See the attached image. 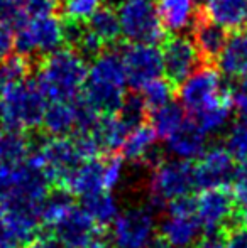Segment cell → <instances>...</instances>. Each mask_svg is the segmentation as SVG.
Instances as JSON below:
<instances>
[{
    "instance_id": "1",
    "label": "cell",
    "mask_w": 247,
    "mask_h": 248,
    "mask_svg": "<svg viewBox=\"0 0 247 248\" xmlns=\"http://www.w3.org/2000/svg\"><path fill=\"white\" fill-rule=\"evenodd\" d=\"M37 85L48 101H75L83 93L88 66L75 49H60L37 62Z\"/></svg>"
},
{
    "instance_id": "2",
    "label": "cell",
    "mask_w": 247,
    "mask_h": 248,
    "mask_svg": "<svg viewBox=\"0 0 247 248\" xmlns=\"http://www.w3.org/2000/svg\"><path fill=\"white\" fill-rule=\"evenodd\" d=\"M48 100L36 79L0 90V127L7 130H36L43 127Z\"/></svg>"
},
{
    "instance_id": "3",
    "label": "cell",
    "mask_w": 247,
    "mask_h": 248,
    "mask_svg": "<svg viewBox=\"0 0 247 248\" xmlns=\"http://www.w3.org/2000/svg\"><path fill=\"white\" fill-rule=\"evenodd\" d=\"M65 44L63 20L56 16L27 17L16 27L17 54L37 64L41 59L60 51Z\"/></svg>"
},
{
    "instance_id": "4",
    "label": "cell",
    "mask_w": 247,
    "mask_h": 248,
    "mask_svg": "<svg viewBox=\"0 0 247 248\" xmlns=\"http://www.w3.org/2000/svg\"><path fill=\"white\" fill-rule=\"evenodd\" d=\"M122 37L131 44L165 43V27L156 0H120L117 7Z\"/></svg>"
},
{
    "instance_id": "5",
    "label": "cell",
    "mask_w": 247,
    "mask_h": 248,
    "mask_svg": "<svg viewBox=\"0 0 247 248\" xmlns=\"http://www.w3.org/2000/svg\"><path fill=\"white\" fill-rule=\"evenodd\" d=\"M195 186V166L188 160H165L152 169L149 202L152 209H166L175 199L190 196Z\"/></svg>"
},
{
    "instance_id": "6",
    "label": "cell",
    "mask_w": 247,
    "mask_h": 248,
    "mask_svg": "<svg viewBox=\"0 0 247 248\" xmlns=\"http://www.w3.org/2000/svg\"><path fill=\"white\" fill-rule=\"evenodd\" d=\"M180 103L191 117L212 107L232 100L231 90L225 88L220 75L212 66H203L178 88Z\"/></svg>"
},
{
    "instance_id": "7",
    "label": "cell",
    "mask_w": 247,
    "mask_h": 248,
    "mask_svg": "<svg viewBox=\"0 0 247 248\" xmlns=\"http://www.w3.org/2000/svg\"><path fill=\"white\" fill-rule=\"evenodd\" d=\"M154 209L149 204L131 206L114 221L109 242L112 248H148L154 240Z\"/></svg>"
},
{
    "instance_id": "8",
    "label": "cell",
    "mask_w": 247,
    "mask_h": 248,
    "mask_svg": "<svg viewBox=\"0 0 247 248\" xmlns=\"http://www.w3.org/2000/svg\"><path fill=\"white\" fill-rule=\"evenodd\" d=\"M127 85L132 90H142L165 73L163 52L152 44H131L120 47Z\"/></svg>"
},
{
    "instance_id": "9",
    "label": "cell",
    "mask_w": 247,
    "mask_h": 248,
    "mask_svg": "<svg viewBox=\"0 0 247 248\" xmlns=\"http://www.w3.org/2000/svg\"><path fill=\"white\" fill-rule=\"evenodd\" d=\"M161 52L166 79L176 88L205 66L195 43L186 36H171L165 39Z\"/></svg>"
},
{
    "instance_id": "10",
    "label": "cell",
    "mask_w": 247,
    "mask_h": 248,
    "mask_svg": "<svg viewBox=\"0 0 247 248\" xmlns=\"http://www.w3.org/2000/svg\"><path fill=\"white\" fill-rule=\"evenodd\" d=\"M235 194L229 187L201 191L197 198V218L201 228L234 230L239 226Z\"/></svg>"
},
{
    "instance_id": "11",
    "label": "cell",
    "mask_w": 247,
    "mask_h": 248,
    "mask_svg": "<svg viewBox=\"0 0 247 248\" xmlns=\"http://www.w3.org/2000/svg\"><path fill=\"white\" fill-rule=\"evenodd\" d=\"M234 162L224 145L207 149L195 166V186L201 191L231 187L237 169Z\"/></svg>"
},
{
    "instance_id": "12",
    "label": "cell",
    "mask_w": 247,
    "mask_h": 248,
    "mask_svg": "<svg viewBox=\"0 0 247 248\" xmlns=\"http://www.w3.org/2000/svg\"><path fill=\"white\" fill-rule=\"evenodd\" d=\"M39 213L0 206V248H29L39 236Z\"/></svg>"
},
{
    "instance_id": "13",
    "label": "cell",
    "mask_w": 247,
    "mask_h": 248,
    "mask_svg": "<svg viewBox=\"0 0 247 248\" xmlns=\"http://www.w3.org/2000/svg\"><path fill=\"white\" fill-rule=\"evenodd\" d=\"M191 36H193V43L200 52V58L205 66L217 64L222 52L225 51L229 41H231L229 31L224 29L215 20H212L201 7L198 10L193 26H191Z\"/></svg>"
},
{
    "instance_id": "14",
    "label": "cell",
    "mask_w": 247,
    "mask_h": 248,
    "mask_svg": "<svg viewBox=\"0 0 247 248\" xmlns=\"http://www.w3.org/2000/svg\"><path fill=\"white\" fill-rule=\"evenodd\" d=\"M63 248H86L97 236L103 233V228L95 225L88 213L82 206H75L65 218L51 230Z\"/></svg>"
},
{
    "instance_id": "15",
    "label": "cell",
    "mask_w": 247,
    "mask_h": 248,
    "mask_svg": "<svg viewBox=\"0 0 247 248\" xmlns=\"http://www.w3.org/2000/svg\"><path fill=\"white\" fill-rule=\"evenodd\" d=\"M158 134L151 125L144 124L129 134L122 145V157L131 162H139L149 169H156L165 162L161 149L158 147Z\"/></svg>"
},
{
    "instance_id": "16",
    "label": "cell",
    "mask_w": 247,
    "mask_h": 248,
    "mask_svg": "<svg viewBox=\"0 0 247 248\" xmlns=\"http://www.w3.org/2000/svg\"><path fill=\"white\" fill-rule=\"evenodd\" d=\"M68 189L73 196L85 198L90 194H97L105 189V159H90L82 162L71 174L68 179L63 183V186Z\"/></svg>"
},
{
    "instance_id": "17",
    "label": "cell",
    "mask_w": 247,
    "mask_h": 248,
    "mask_svg": "<svg viewBox=\"0 0 247 248\" xmlns=\"http://www.w3.org/2000/svg\"><path fill=\"white\" fill-rule=\"evenodd\" d=\"M201 235V225L197 218V213H169L159 225V236L175 248H188L195 245Z\"/></svg>"
},
{
    "instance_id": "18",
    "label": "cell",
    "mask_w": 247,
    "mask_h": 248,
    "mask_svg": "<svg viewBox=\"0 0 247 248\" xmlns=\"http://www.w3.org/2000/svg\"><path fill=\"white\" fill-rule=\"evenodd\" d=\"M208 135L195 124L193 120H186L171 137L166 140V149L171 155L180 160L200 159L207 150Z\"/></svg>"
},
{
    "instance_id": "19",
    "label": "cell",
    "mask_w": 247,
    "mask_h": 248,
    "mask_svg": "<svg viewBox=\"0 0 247 248\" xmlns=\"http://www.w3.org/2000/svg\"><path fill=\"white\" fill-rule=\"evenodd\" d=\"M201 9L229 32L247 31V0H205Z\"/></svg>"
},
{
    "instance_id": "20",
    "label": "cell",
    "mask_w": 247,
    "mask_h": 248,
    "mask_svg": "<svg viewBox=\"0 0 247 248\" xmlns=\"http://www.w3.org/2000/svg\"><path fill=\"white\" fill-rule=\"evenodd\" d=\"M131 128L119 115H102L88 135H92L97 142L102 154H117V150H122L124 142L127 140Z\"/></svg>"
},
{
    "instance_id": "21",
    "label": "cell",
    "mask_w": 247,
    "mask_h": 248,
    "mask_svg": "<svg viewBox=\"0 0 247 248\" xmlns=\"http://www.w3.org/2000/svg\"><path fill=\"white\" fill-rule=\"evenodd\" d=\"M78 100L51 101L43 120V128L49 137H68L71 132L75 134L78 124Z\"/></svg>"
},
{
    "instance_id": "22",
    "label": "cell",
    "mask_w": 247,
    "mask_h": 248,
    "mask_svg": "<svg viewBox=\"0 0 247 248\" xmlns=\"http://www.w3.org/2000/svg\"><path fill=\"white\" fill-rule=\"evenodd\" d=\"M156 2L163 27L168 32H181L186 27L193 26L200 10L197 9L195 0H156Z\"/></svg>"
},
{
    "instance_id": "23",
    "label": "cell",
    "mask_w": 247,
    "mask_h": 248,
    "mask_svg": "<svg viewBox=\"0 0 247 248\" xmlns=\"http://www.w3.org/2000/svg\"><path fill=\"white\" fill-rule=\"evenodd\" d=\"M218 69L229 78H241L247 73V31L231 37L217 62Z\"/></svg>"
},
{
    "instance_id": "24",
    "label": "cell",
    "mask_w": 247,
    "mask_h": 248,
    "mask_svg": "<svg viewBox=\"0 0 247 248\" xmlns=\"http://www.w3.org/2000/svg\"><path fill=\"white\" fill-rule=\"evenodd\" d=\"M82 208L88 213V216L100 228L114 225L117 216L120 215L117 198L110 191H100L97 194L82 198Z\"/></svg>"
},
{
    "instance_id": "25",
    "label": "cell",
    "mask_w": 247,
    "mask_h": 248,
    "mask_svg": "<svg viewBox=\"0 0 247 248\" xmlns=\"http://www.w3.org/2000/svg\"><path fill=\"white\" fill-rule=\"evenodd\" d=\"M86 27L105 44L107 47H114L122 37L119 14L110 5H102L86 22Z\"/></svg>"
},
{
    "instance_id": "26",
    "label": "cell",
    "mask_w": 247,
    "mask_h": 248,
    "mask_svg": "<svg viewBox=\"0 0 247 248\" xmlns=\"http://www.w3.org/2000/svg\"><path fill=\"white\" fill-rule=\"evenodd\" d=\"M75 196L69 193L65 187H53V189L48 193L46 199L43 201L39 209V218L41 223L48 228L53 230L58 223L75 208Z\"/></svg>"
},
{
    "instance_id": "27",
    "label": "cell",
    "mask_w": 247,
    "mask_h": 248,
    "mask_svg": "<svg viewBox=\"0 0 247 248\" xmlns=\"http://www.w3.org/2000/svg\"><path fill=\"white\" fill-rule=\"evenodd\" d=\"M148 120L149 125L158 134V137L163 139V140H168L188 118H186V110L183 108V105L171 101V103L165 105V107L149 111Z\"/></svg>"
},
{
    "instance_id": "28",
    "label": "cell",
    "mask_w": 247,
    "mask_h": 248,
    "mask_svg": "<svg viewBox=\"0 0 247 248\" xmlns=\"http://www.w3.org/2000/svg\"><path fill=\"white\" fill-rule=\"evenodd\" d=\"M31 137L24 132L7 130L0 127V162L19 164L29 157Z\"/></svg>"
},
{
    "instance_id": "29",
    "label": "cell",
    "mask_w": 247,
    "mask_h": 248,
    "mask_svg": "<svg viewBox=\"0 0 247 248\" xmlns=\"http://www.w3.org/2000/svg\"><path fill=\"white\" fill-rule=\"evenodd\" d=\"M34 62L27 59L26 56L12 54L0 62V90H5L9 86L19 85V83L29 79Z\"/></svg>"
},
{
    "instance_id": "30",
    "label": "cell",
    "mask_w": 247,
    "mask_h": 248,
    "mask_svg": "<svg viewBox=\"0 0 247 248\" xmlns=\"http://www.w3.org/2000/svg\"><path fill=\"white\" fill-rule=\"evenodd\" d=\"M232 110H234L232 100H229V101H224V103L217 105V107H212V108H208V110L201 111V113L195 115L193 122L207 135H214V134H218V132L227 125Z\"/></svg>"
},
{
    "instance_id": "31",
    "label": "cell",
    "mask_w": 247,
    "mask_h": 248,
    "mask_svg": "<svg viewBox=\"0 0 247 248\" xmlns=\"http://www.w3.org/2000/svg\"><path fill=\"white\" fill-rule=\"evenodd\" d=\"M117 115L127 124V127L131 130H134V128L146 124V120L149 117V108L141 93H131V95L125 96L122 107H120Z\"/></svg>"
},
{
    "instance_id": "32",
    "label": "cell",
    "mask_w": 247,
    "mask_h": 248,
    "mask_svg": "<svg viewBox=\"0 0 247 248\" xmlns=\"http://www.w3.org/2000/svg\"><path fill=\"white\" fill-rule=\"evenodd\" d=\"M224 149L235 162L247 160V122L237 120L227 130L224 139Z\"/></svg>"
},
{
    "instance_id": "33",
    "label": "cell",
    "mask_w": 247,
    "mask_h": 248,
    "mask_svg": "<svg viewBox=\"0 0 247 248\" xmlns=\"http://www.w3.org/2000/svg\"><path fill=\"white\" fill-rule=\"evenodd\" d=\"M176 86L171 85L168 79H154V81L148 83V85L142 88V98H144L146 105H148L149 111L156 110V108H161L165 105L171 103L173 96H175Z\"/></svg>"
},
{
    "instance_id": "34",
    "label": "cell",
    "mask_w": 247,
    "mask_h": 248,
    "mask_svg": "<svg viewBox=\"0 0 247 248\" xmlns=\"http://www.w3.org/2000/svg\"><path fill=\"white\" fill-rule=\"evenodd\" d=\"M102 3L103 0H61L60 12L65 20L86 24Z\"/></svg>"
},
{
    "instance_id": "35",
    "label": "cell",
    "mask_w": 247,
    "mask_h": 248,
    "mask_svg": "<svg viewBox=\"0 0 247 248\" xmlns=\"http://www.w3.org/2000/svg\"><path fill=\"white\" fill-rule=\"evenodd\" d=\"M229 235H231V230L225 226L203 230L195 242L193 248H225L229 242Z\"/></svg>"
},
{
    "instance_id": "36",
    "label": "cell",
    "mask_w": 247,
    "mask_h": 248,
    "mask_svg": "<svg viewBox=\"0 0 247 248\" xmlns=\"http://www.w3.org/2000/svg\"><path fill=\"white\" fill-rule=\"evenodd\" d=\"M124 157L122 154H110L105 157V189L112 191L122 179Z\"/></svg>"
},
{
    "instance_id": "37",
    "label": "cell",
    "mask_w": 247,
    "mask_h": 248,
    "mask_svg": "<svg viewBox=\"0 0 247 248\" xmlns=\"http://www.w3.org/2000/svg\"><path fill=\"white\" fill-rule=\"evenodd\" d=\"M61 9V0H26L24 14L27 17L54 16L56 10Z\"/></svg>"
},
{
    "instance_id": "38",
    "label": "cell",
    "mask_w": 247,
    "mask_h": 248,
    "mask_svg": "<svg viewBox=\"0 0 247 248\" xmlns=\"http://www.w3.org/2000/svg\"><path fill=\"white\" fill-rule=\"evenodd\" d=\"M16 47V27L12 22L0 17V62L12 56V51Z\"/></svg>"
},
{
    "instance_id": "39",
    "label": "cell",
    "mask_w": 247,
    "mask_h": 248,
    "mask_svg": "<svg viewBox=\"0 0 247 248\" xmlns=\"http://www.w3.org/2000/svg\"><path fill=\"white\" fill-rule=\"evenodd\" d=\"M24 2L26 0H0V17L12 22L14 27L19 26L22 20L27 19L24 14Z\"/></svg>"
},
{
    "instance_id": "40",
    "label": "cell",
    "mask_w": 247,
    "mask_h": 248,
    "mask_svg": "<svg viewBox=\"0 0 247 248\" xmlns=\"http://www.w3.org/2000/svg\"><path fill=\"white\" fill-rule=\"evenodd\" d=\"M232 193L241 201L247 199V160L241 162V166L235 169V176L232 181Z\"/></svg>"
},
{
    "instance_id": "41",
    "label": "cell",
    "mask_w": 247,
    "mask_h": 248,
    "mask_svg": "<svg viewBox=\"0 0 247 248\" xmlns=\"http://www.w3.org/2000/svg\"><path fill=\"white\" fill-rule=\"evenodd\" d=\"M225 248H247V228L237 226V228L231 230L229 242Z\"/></svg>"
},
{
    "instance_id": "42",
    "label": "cell",
    "mask_w": 247,
    "mask_h": 248,
    "mask_svg": "<svg viewBox=\"0 0 247 248\" xmlns=\"http://www.w3.org/2000/svg\"><path fill=\"white\" fill-rule=\"evenodd\" d=\"M29 248H63V247L53 233L46 232V233H39V236L31 243Z\"/></svg>"
},
{
    "instance_id": "43",
    "label": "cell",
    "mask_w": 247,
    "mask_h": 248,
    "mask_svg": "<svg viewBox=\"0 0 247 248\" xmlns=\"http://www.w3.org/2000/svg\"><path fill=\"white\" fill-rule=\"evenodd\" d=\"M237 221L239 226L247 228V199L241 201V204H237Z\"/></svg>"
},
{
    "instance_id": "44",
    "label": "cell",
    "mask_w": 247,
    "mask_h": 248,
    "mask_svg": "<svg viewBox=\"0 0 247 248\" xmlns=\"http://www.w3.org/2000/svg\"><path fill=\"white\" fill-rule=\"evenodd\" d=\"M148 248H175V247H171L165 238H161V236H156V238L148 245Z\"/></svg>"
},
{
    "instance_id": "45",
    "label": "cell",
    "mask_w": 247,
    "mask_h": 248,
    "mask_svg": "<svg viewBox=\"0 0 247 248\" xmlns=\"http://www.w3.org/2000/svg\"><path fill=\"white\" fill-rule=\"evenodd\" d=\"M239 85H241V86H244V88H247V73H246V75L244 76H241V78H239Z\"/></svg>"
}]
</instances>
